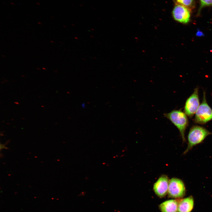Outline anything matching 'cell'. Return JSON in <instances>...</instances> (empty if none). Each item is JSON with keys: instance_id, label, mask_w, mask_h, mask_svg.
<instances>
[{"instance_id": "cell-1", "label": "cell", "mask_w": 212, "mask_h": 212, "mask_svg": "<svg viewBox=\"0 0 212 212\" xmlns=\"http://www.w3.org/2000/svg\"><path fill=\"white\" fill-rule=\"evenodd\" d=\"M164 116L178 128L183 142H186L185 132L188 125L189 121L185 113L180 110H175L169 112L164 113Z\"/></svg>"}, {"instance_id": "cell-2", "label": "cell", "mask_w": 212, "mask_h": 212, "mask_svg": "<svg viewBox=\"0 0 212 212\" xmlns=\"http://www.w3.org/2000/svg\"><path fill=\"white\" fill-rule=\"evenodd\" d=\"M212 134V133L203 127L197 125L193 126L188 134L187 147L183 154H186L193 147L202 143L207 136Z\"/></svg>"}, {"instance_id": "cell-3", "label": "cell", "mask_w": 212, "mask_h": 212, "mask_svg": "<svg viewBox=\"0 0 212 212\" xmlns=\"http://www.w3.org/2000/svg\"><path fill=\"white\" fill-rule=\"evenodd\" d=\"M212 120V109L207 102L206 93H203V100L195 113V123L204 124Z\"/></svg>"}, {"instance_id": "cell-4", "label": "cell", "mask_w": 212, "mask_h": 212, "mask_svg": "<svg viewBox=\"0 0 212 212\" xmlns=\"http://www.w3.org/2000/svg\"><path fill=\"white\" fill-rule=\"evenodd\" d=\"M186 192L185 184L181 179L173 178L169 180L168 194L170 198H179L183 197Z\"/></svg>"}, {"instance_id": "cell-5", "label": "cell", "mask_w": 212, "mask_h": 212, "mask_svg": "<svg viewBox=\"0 0 212 212\" xmlns=\"http://www.w3.org/2000/svg\"><path fill=\"white\" fill-rule=\"evenodd\" d=\"M198 88H195L193 92L187 99L184 106V112L191 118L196 113L200 105Z\"/></svg>"}, {"instance_id": "cell-6", "label": "cell", "mask_w": 212, "mask_h": 212, "mask_svg": "<svg viewBox=\"0 0 212 212\" xmlns=\"http://www.w3.org/2000/svg\"><path fill=\"white\" fill-rule=\"evenodd\" d=\"M191 11L186 6L177 3L173 9L172 15L176 21L183 24H187L190 20Z\"/></svg>"}, {"instance_id": "cell-7", "label": "cell", "mask_w": 212, "mask_h": 212, "mask_svg": "<svg viewBox=\"0 0 212 212\" xmlns=\"http://www.w3.org/2000/svg\"><path fill=\"white\" fill-rule=\"evenodd\" d=\"M169 180L166 175H162L153 186V190L158 197L162 198L165 196L168 192Z\"/></svg>"}, {"instance_id": "cell-8", "label": "cell", "mask_w": 212, "mask_h": 212, "mask_svg": "<svg viewBox=\"0 0 212 212\" xmlns=\"http://www.w3.org/2000/svg\"><path fill=\"white\" fill-rule=\"evenodd\" d=\"M194 206V200L191 196L181 199L178 202L177 212H191Z\"/></svg>"}, {"instance_id": "cell-9", "label": "cell", "mask_w": 212, "mask_h": 212, "mask_svg": "<svg viewBox=\"0 0 212 212\" xmlns=\"http://www.w3.org/2000/svg\"><path fill=\"white\" fill-rule=\"evenodd\" d=\"M178 203L176 200H170L163 202L159 207L162 212H176Z\"/></svg>"}, {"instance_id": "cell-10", "label": "cell", "mask_w": 212, "mask_h": 212, "mask_svg": "<svg viewBox=\"0 0 212 212\" xmlns=\"http://www.w3.org/2000/svg\"><path fill=\"white\" fill-rule=\"evenodd\" d=\"M177 3L187 7L191 10L193 9L195 6L194 0H175Z\"/></svg>"}, {"instance_id": "cell-11", "label": "cell", "mask_w": 212, "mask_h": 212, "mask_svg": "<svg viewBox=\"0 0 212 212\" xmlns=\"http://www.w3.org/2000/svg\"><path fill=\"white\" fill-rule=\"evenodd\" d=\"M200 6L198 12L199 13L201 10L204 7L212 6V0H200Z\"/></svg>"}, {"instance_id": "cell-12", "label": "cell", "mask_w": 212, "mask_h": 212, "mask_svg": "<svg viewBox=\"0 0 212 212\" xmlns=\"http://www.w3.org/2000/svg\"><path fill=\"white\" fill-rule=\"evenodd\" d=\"M196 35L198 37H201L204 36V34L202 32L198 29L196 33Z\"/></svg>"}, {"instance_id": "cell-13", "label": "cell", "mask_w": 212, "mask_h": 212, "mask_svg": "<svg viewBox=\"0 0 212 212\" xmlns=\"http://www.w3.org/2000/svg\"><path fill=\"white\" fill-rule=\"evenodd\" d=\"M7 149V148L5 146V144H0V150H1V149Z\"/></svg>"}]
</instances>
